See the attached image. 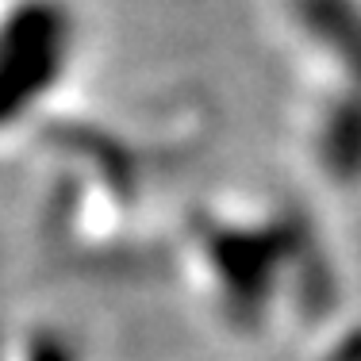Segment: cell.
Wrapping results in <instances>:
<instances>
[{
    "label": "cell",
    "mask_w": 361,
    "mask_h": 361,
    "mask_svg": "<svg viewBox=\"0 0 361 361\" xmlns=\"http://www.w3.org/2000/svg\"><path fill=\"white\" fill-rule=\"evenodd\" d=\"M0 361H73V357L58 342V334L39 331V326H20V331L0 334Z\"/></svg>",
    "instance_id": "obj_1"
}]
</instances>
